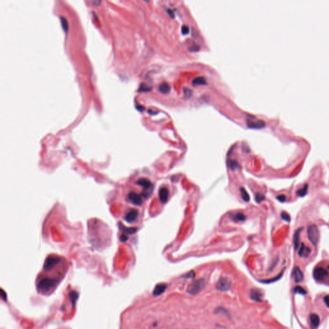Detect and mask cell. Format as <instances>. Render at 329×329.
<instances>
[{
    "mask_svg": "<svg viewBox=\"0 0 329 329\" xmlns=\"http://www.w3.org/2000/svg\"><path fill=\"white\" fill-rule=\"evenodd\" d=\"M205 285V280L204 278H200L194 281L188 285L187 287V292L191 295H196L199 292H201Z\"/></svg>",
    "mask_w": 329,
    "mask_h": 329,
    "instance_id": "1",
    "label": "cell"
},
{
    "mask_svg": "<svg viewBox=\"0 0 329 329\" xmlns=\"http://www.w3.org/2000/svg\"><path fill=\"white\" fill-rule=\"evenodd\" d=\"M57 285V280L53 278H43L38 284V289L42 292H47Z\"/></svg>",
    "mask_w": 329,
    "mask_h": 329,
    "instance_id": "2",
    "label": "cell"
},
{
    "mask_svg": "<svg viewBox=\"0 0 329 329\" xmlns=\"http://www.w3.org/2000/svg\"><path fill=\"white\" fill-rule=\"evenodd\" d=\"M308 237L311 243L314 246H317L320 239V235L317 226L311 225L308 228Z\"/></svg>",
    "mask_w": 329,
    "mask_h": 329,
    "instance_id": "3",
    "label": "cell"
},
{
    "mask_svg": "<svg viewBox=\"0 0 329 329\" xmlns=\"http://www.w3.org/2000/svg\"><path fill=\"white\" fill-rule=\"evenodd\" d=\"M62 258L57 256H50L46 259L44 264V269L46 271H50L61 262Z\"/></svg>",
    "mask_w": 329,
    "mask_h": 329,
    "instance_id": "4",
    "label": "cell"
},
{
    "mask_svg": "<svg viewBox=\"0 0 329 329\" xmlns=\"http://www.w3.org/2000/svg\"><path fill=\"white\" fill-rule=\"evenodd\" d=\"M232 282L229 278L222 277L218 280L216 287L218 290L221 291H228L231 287Z\"/></svg>",
    "mask_w": 329,
    "mask_h": 329,
    "instance_id": "5",
    "label": "cell"
},
{
    "mask_svg": "<svg viewBox=\"0 0 329 329\" xmlns=\"http://www.w3.org/2000/svg\"><path fill=\"white\" fill-rule=\"evenodd\" d=\"M328 276V272L326 269L322 267H316L313 271V277L318 281H321Z\"/></svg>",
    "mask_w": 329,
    "mask_h": 329,
    "instance_id": "6",
    "label": "cell"
},
{
    "mask_svg": "<svg viewBox=\"0 0 329 329\" xmlns=\"http://www.w3.org/2000/svg\"><path fill=\"white\" fill-rule=\"evenodd\" d=\"M128 199L132 204L137 206L141 205L143 202L142 195L136 193L134 192H129L128 194Z\"/></svg>",
    "mask_w": 329,
    "mask_h": 329,
    "instance_id": "7",
    "label": "cell"
},
{
    "mask_svg": "<svg viewBox=\"0 0 329 329\" xmlns=\"http://www.w3.org/2000/svg\"><path fill=\"white\" fill-rule=\"evenodd\" d=\"M139 212L136 209H131V210H129L127 214H125L124 219L126 222H129V223H132V222H134L136 219L138 217Z\"/></svg>",
    "mask_w": 329,
    "mask_h": 329,
    "instance_id": "8",
    "label": "cell"
},
{
    "mask_svg": "<svg viewBox=\"0 0 329 329\" xmlns=\"http://www.w3.org/2000/svg\"><path fill=\"white\" fill-rule=\"evenodd\" d=\"M169 197V192L167 188L162 187L159 190V201L163 204L167 202Z\"/></svg>",
    "mask_w": 329,
    "mask_h": 329,
    "instance_id": "9",
    "label": "cell"
},
{
    "mask_svg": "<svg viewBox=\"0 0 329 329\" xmlns=\"http://www.w3.org/2000/svg\"><path fill=\"white\" fill-rule=\"evenodd\" d=\"M292 276L296 283H300L304 280V274L300 269L298 267H295L292 271Z\"/></svg>",
    "mask_w": 329,
    "mask_h": 329,
    "instance_id": "10",
    "label": "cell"
},
{
    "mask_svg": "<svg viewBox=\"0 0 329 329\" xmlns=\"http://www.w3.org/2000/svg\"><path fill=\"white\" fill-rule=\"evenodd\" d=\"M136 184L139 186L144 187L145 190H149L152 188V183L148 179L146 178H140L136 181Z\"/></svg>",
    "mask_w": 329,
    "mask_h": 329,
    "instance_id": "11",
    "label": "cell"
},
{
    "mask_svg": "<svg viewBox=\"0 0 329 329\" xmlns=\"http://www.w3.org/2000/svg\"><path fill=\"white\" fill-rule=\"evenodd\" d=\"M311 327L313 329H316L320 323V316L316 314H311L309 316Z\"/></svg>",
    "mask_w": 329,
    "mask_h": 329,
    "instance_id": "12",
    "label": "cell"
},
{
    "mask_svg": "<svg viewBox=\"0 0 329 329\" xmlns=\"http://www.w3.org/2000/svg\"><path fill=\"white\" fill-rule=\"evenodd\" d=\"M248 126L252 129H260L265 126V122L262 120L253 121L249 120L248 121Z\"/></svg>",
    "mask_w": 329,
    "mask_h": 329,
    "instance_id": "13",
    "label": "cell"
},
{
    "mask_svg": "<svg viewBox=\"0 0 329 329\" xmlns=\"http://www.w3.org/2000/svg\"><path fill=\"white\" fill-rule=\"evenodd\" d=\"M311 253V249L305 244H301L298 251V255L300 257H308Z\"/></svg>",
    "mask_w": 329,
    "mask_h": 329,
    "instance_id": "14",
    "label": "cell"
},
{
    "mask_svg": "<svg viewBox=\"0 0 329 329\" xmlns=\"http://www.w3.org/2000/svg\"><path fill=\"white\" fill-rule=\"evenodd\" d=\"M166 288H167V284H166L161 283L156 285V286L155 287L153 291V294L154 296H156L161 295L166 290Z\"/></svg>",
    "mask_w": 329,
    "mask_h": 329,
    "instance_id": "15",
    "label": "cell"
},
{
    "mask_svg": "<svg viewBox=\"0 0 329 329\" xmlns=\"http://www.w3.org/2000/svg\"><path fill=\"white\" fill-rule=\"evenodd\" d=\"M301 231H302L301 228L298 229V230L295 232V233L294 235L293 242H294L295 250H297V249L299 246V244H300V233H301Z\"/></svg>",
    "mask_w": 329,
    "mask_h": 329,
    "instance_id": "16",
    "label": "cell"
},
{
    "mask_svg": "<svg viewBox=\"0 0 329 329\" xmlns=\"http://www.w3.org/2000/svg\"><path fill=\"white\" fill-rule=\"evenodd\" d=\"M159 90L163 94H167L171 91V86L167 82H163L159 86Z\"/></svg>",
    "mask_w": 329,
    "mask_h": 329,
    "instance_id": "17",
    "label": "cell"
},
{
    "mask_svg": "<svg viewBox=\"0 0 329 329\" xmlns=\"http://www.w3.org/2000/svg\"><path fill=\"white\" fill-rule=\"evenodd\" d=\"M207 84V80L203 77H198L195 78L193 81H192V84L194 86H201V85H206Z\"/></svg>",
    "mask_w": 329,
    "mask_h": 329,
    "instance_id": "18",
    "label": "cell"
},
{
    "mask_svg": "<svg viewBox=\"0 0 329 329\" xmlns=\"http://www.w3.org/2000/svg\"><path fill=\"white\" fill-rule=\"evenodd\" d=\"M261 292L258 290L254 289L251 292V298L253 300H254L257 301H261Z\"/></svg>",
    "mask_w": 329,
    "mask_h": 329,
    "instance_id": "19",
    "label": "cell"
},
{
    "mask_svg": "<svg viewBox=\"0 0 329 329\" xmlns=\"http://www.w3.org/2000/svg\"><path fill=\"white\" fill-rule=\"evenodd\" d=\"M232 219H233L234 221H244L246 220V216L242 213H237L235 214L232 215L231 216Z\"/></svg>",
    "mask_w": 329,
    "mask_h": 329,
    "instance_id": "20",
    "label": "cell"
},
{
    "mask_svg": "<svg viewBox=\"0 0 329 329\" xmlns=\"http://www.w3.org/2000/svg\"><path fill=\"white\" fill-rule=\"evenodd\" d=\"M240 192H241V197L243 199L244 201L245 202H248L250 201V195L248 194V192H246V190H245V189L243 187H241L240 188Z\"/></svg>",
    "mask_w": 329,
    "mask_h": 329,
    "instance_id": "21",
    "label": "cell"
},
{
    "mask_svg": "<svg viewBox=\"0 0 329 329\" xmlns=\"http://www.w3.org/2000/svg\"><path fill=\"white\" fill-rule=\"evenodd\" d=\"M307 191H308V185L305 184L301 188L299 189V190L297 191L296 194L298 196H300V197H304V196L307 194Z\"/></svg>",
    "mask_w": 329,
    "mask_h": 329,
    "instance_id": "22",
    "label": "cell"
},
{
    "mask_svg": "<svg viewBox=\"0 0 329 329\" xmlns=\"http://www.w3.org/2000/svg\"><path fill=\"white\" fill-rule=\"evenodd\" d=\"M294 292L295 294H300L302 295L307 294V291L300 286H296L294 289Z\"/></svg>",
    "mask_w": 329,
    "mask_h": 329,
    "instance_id": "23",
    "label": "cell"
},
{
    "mask_svg": "<svg viewBox=\"0 0 329 329\" xmlns=\"http://www.w3.org/2000/svg\"><path fill=\"white\" fill-rule=\"evenodd\" d=\"M229 165H230V167L233 169V170H235V169H238L239 168V165L238 164V163L237 161H230V162L228 163Z\"/></svg>",
    "mask_w": 329,
    "mask_h": 329,
    "instance_id": "24",
    "label": "cell"
},
{
    "mask_svg": "<svg viewBox=\"0 0 329 329\" xmlns=\"http://www.w3.org/2000/svg\"><path fill=\"white\" fill-rule=\"evenodd\" d=\"M281 217L282 219H284V220L287 222H289L291 221L290 215L287 214L286 212H282L281 214Z\"/></svg>",
    "mask_w": 329,
    "mask_h": 329,
    "instance_id": "25",
    "label": "cell"
},
{
    "mask_svg": "<svg viewBox=\"0 0 329 329\" xmlns=\"http://www.w3.org/2000/svg\"><path fill=\"white\" fill-rule=\"evenodd\" d=\"M183 92H184V95L187 98H190L192 95V92L190 90V89L188 88H184L183 89Z\"/></svg>",
    "mask_w": 329,
    "mask_h": 329,
    "instance_id": "26",
    "label": "cell"
},
{
    "mask_svg": "<svg viewBox=\"0 0 329 329\" xmlns=\"http://www.w3.org/2000/svg\"><path fill=\"white\" fill-rule=\"evenodd\" d=\"M265 197L264 196V195H262L260 193H258L257 195H256L255 199H256V201L257 202H260L262 201H263Z\"/></svg>",
    "mask_w": 329,
    "mask_h": 329,
    "instance_id": "27",
    "label": "cell"
},
{
    "mask_svg": "<svg viewBox=\"0 0 329 329\" xmlns=\"http://www.w3.org/2000/svg\"><path fill=\"white\" fill-rule=\"evenodd\" d=\"M181 32H182V34H184V35L187 34L189 32V28H188V26H186V25H183V26H182V28H181Z\"/></svg>",
    "mask_w": 329,
    "mask_h": 329,
    "instance_id": "28",
    "label": "cell"
},
{
    "mask_svg": "<svg viewBox=\"0 0 329 329\" xmlns=\"http://www.w3.org/2000/svg\"><path fill=\"white\" fill-rule=\"evenodd\" d=\"M61 23H62L63 28H64V30H66H66H68V22L66 21V20L64 18H61Z\"/></svg>",
    "mask_w": 329,
    "mask_h": 329,
    "instance_id": "29",
    "label": "cell"
},
{
    "mask_svg": "<svg viewBox=\"0 0 329 329\" xmlns=\"http://www.w3.org/2000/svg\"><path fill=\"white\" fill-rule=\"evenodd\" d=\"M323 301L325 302V304L326 305V306L329 308V294L325 296L323 298Z\"/></svg>",
    "mask_w": 329,
    "mask_h": 329,
    "instance_id": "30",
    "label": "cell"
},
{
    "mask_svg": "<svg viewBox=\"0 0 329 329\" xmlns=\"http://www.w3.org/2000/svg\"><path fill=\"white\" fill-rule=\"evenodd\" d=\"M277 199L279 201H280V202H284V201H285V199H286V197H285V196L284 195H280L278 196V197H277Z\"/></svg>",
    "mask_w": 329,
    "mask_h": 329,
    "instance_id": "31",
    "label": "cell"
},
{
    "mask_svg": "<svg viewBox=\"0 0 329 329\" xmlns=\"http://www.w3.org/2000/svg\"><path fill=\"white\" fill-rule=\"evenodd\" d=\"M141 90L142 91H151V88H148L147 86H146L145 85H142L141 86Z\"/></svg>",
    "mask_w": 329,
    "mask_h": 329,
    "instance_id": "32",
    "label": "cell"
}]
</instances>
